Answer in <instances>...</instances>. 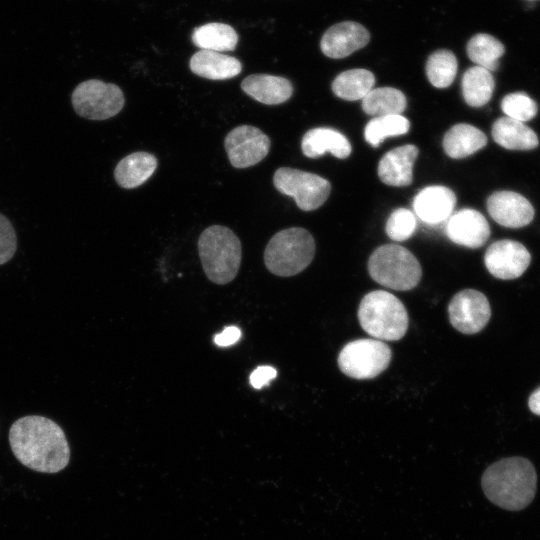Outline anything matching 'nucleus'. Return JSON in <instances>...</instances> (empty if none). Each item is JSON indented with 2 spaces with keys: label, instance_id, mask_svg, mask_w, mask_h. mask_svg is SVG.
Returning a JSON list of instances; mask_svg holds the SVG:
<instances>
[{
  "label": "nucleus",
  "instance_id": "obj_1",
  "mask_svg": "<svg viewBox=\"0 0 540 540\" xmlns=\"http://www.w3.org/2000/svg\"><path fill=\"white\" fill-rule=\"evenodd\" d=\"M9 443L16 459L41 473H57L70 460V448L64 431L53 420L28 415L13 422Z\"/></svg>",
  "mask_w": 540,
  "mask_h": 540
},
{
  "label": "nucleus",
  "instance_id": "obj_2",
  "mask_svg": "<svg viewBox=\"0 0 540 540\" xmlns=\"http://www.w3.org/2000/svg\"><path fill=\"white\" fill-rule=\"evenodd\" d=\"M485 496L509 511L526 508L534 499L537 475L533 464L523 457H508L488 466L481 478Z\"/></svg>",
  "mask_w": 540,
  "mask_h": 540
},
{
  "label": "nucleus",
  "instance_id": "obj_3",
  "mask_svg": "<svg viewBox=\"0 0 540 540\" xmlns=\"http://www.w3.org/2000/svg\"><path fill=\"white\" fill-rule=\"evenodd\" d=\"M199 257L210 281L224 285L237 275L241 264V243L229 228L213 225L206 228L198 240Z\"/></svg>",
  "mask_w": 540,
  "mask_h": 540
},
{
  "label": "nucleus",
  "instance_id": "obj_4",
  "mask_svg": "<svg viewBox=\"0 0 540 540\" xmlns=\"http://www.w3.org/2000/svg\"><path fill=\"white\" fill-rule=\"evenodd\" d=\"M358 320L362 329L378 340H399L408 328V313L404 304L384 290L371 291L362 298Z\"/></svg>",
  "mask_w": 540,
  "mask_h": 540
},
{
  "label": "nucleus",
  "instance_id": "obj_5",
  "mask_svg": "<svg viewBox=\"0 0 540 540\" xmlns=\"http://www.w3.org/2000/svg\"><path fill=\"white\" fill-rule=\"evenodd\" d=\"M315 254V241L304 228L291 227L277 232L264 251V263L274 275L289 277L303 271Z\"/></svg>",
  "mask_w": 540,
  "mask_h": 540
},
{
  "label": "nucleus",
  "instance_id": "obj_6",
  "mask_svg": "<svg viewBox=\"0 0 540 540\" xmlns=\"http://www.w3.org/2000/svg\"><path fill=\"white\" fill-rule=\"evenodd\" d=\"M368 271L375 282L398 291L413 289L422 276L417 258L397 244H385L374 250L368 260Z\"/></svg>",
  "mask_w": 540,
  "mask_h": 540
},
{
  "label": "nucleus",
  "instance_id": "obj_7",
  "mask_svg": "<svg viewBox=\"0 0 540 540\" xmlns=\"http://www.w3.org/2000/svg\"><path fill=\"white\" fill-rule=\"evenodd\" d=\"M390 347L378 339H357L347 343L338 355V366L343 374L354 379H371L390 364Z\"/></svg>",
  "mask_w": 540,
  "mask_h": 540
},
{
  "label": "nucleus",
  "instance_id": "obj_8",
  "mask_svg": "<svg viewBox=\"0 0 540 540\" xmlns=\"http://www.w3.org/2000/svg\"><path fill=\"white\" fill-rule=\"evenodd\" d=\"M71 102L79 116L89 120H105L122 110L125 98L117 85L89 79L75 87Z\"/></svg>",
  "mask_w": 540,
  "mask_h": 540
},
{
  "label": "nucleus",
  "instance_id": "obj_9",
  "mask_svg": "<svg viewBox=\"0 0 540 540\" xmlns=\"http://www.w3.org/2000/svg\"><path fill=\"white\" fill-rule=\"evenodd\" d=\"M275 188L292 197L303 211L319 208L328 198L331 185L317 174L289 167L277 169L273 176Z\"/></svg>",
  "mask_w": 540,
  "mask_h": 540
},
{
  "label": "nucleus",
  "instance_id": "obj_10",
  "mask_svg": "<svg viewBox=\"0 0 540 540\" xmlns=\"http://www.w3.org/2000/svg\"><path fill=\"white\" fill-rule=\"evenodd\" d=\"M224 146L233 167L247 168L259 163L267 156L271 142L259 128L241 125L227 134Z\"/></svg>",
  "mask_w": 540,
  "mask_h": 540
},
{
  "label": "nucleus",
  "instance_id": "obj_11",
  "mask_svg": "<svg viewBox=\"0 0 540 540\" xmlns=\"http://www.w3.org/2000/svg\"><path fill=\"white\" fill-rule=\"evenodd\" d=\"M452 326L461 333L475 334L488 323L491 316L487 297L477 290L465 289L456 293L448 305Z\"/></svg>",
  "mask_w": 540,
  "mask_h": 540
},
{
  "label": "nucleus",
  "instance_id": "obj_12",
  "mask_svg": "<svg viewBox=\"0 0 540 540\" xmlns=\"http://www.w3.org/2000/svg\"><path fill=\"white\" fill-rule=\"evenodd\" d=\"M531 255L520 242L504 239L492 243L486 250L484 262L491 275L503 280L515 279L528 268Z\"/></svg>",
  "mask_w": 540,
  "mask_h": 540
},
{
  "label": "nucleus",
  "instance_id": "obj_13",
  "mask_svg": "<svg viewBox=\"0 0 540 540\" xmlns=\"http://www.w3.org/2000/svg\"><path fill=\"white\" fill-rule=\"evenodd\" d=\"M370 34L360 23L344 21L328 28L323 34L320 47L324 55L341 59L365 47Z\"/></svg>",
  "mask_w": 540,
  "mask_h": 540
},
{
  "label": "nucleus",
  "instance_id": "obj_14",
  "mask_svg": "<svg viewBox=\"0 0 540 540\" xmlns=\"http://www.w3.org/2000/svg\"><path fill=\"white\" fill-rule=\"evenodd\" d=\"M487 210L498 224L508 228L528 225L534 217V208L521 194L513 191H497L487 199Z\"/></svg>",
  "mask_w": 540,
  "mask_h": 540
},
{
  "label": "nucleus",
  "instance_id": "obj_15",
  "mask_svg": "<svg viewBox=\"0 0 540 540\" xmlns=\"http://www.w3.org/2000/svg\"><path fill=\"white\" fill-rule=\"evenodd\" d=\"M446 234L452 242L458 245L479 248L488 240L490 227L480 212L466 208L449 217Z\"/></svg>",
  "mask_w": 540,
  "mask_h": 540
},
{
  "label": "nucleus",
  "instance_id": "obj_16",
  "mask_svg": "<svg viewBox=\"0 0 540 540\" xmlns=\"http://www.w3.org/2000/svg\"><path fill=\"white\" fill-rule=\"evenodd\" d=\"M456 204L454 192L444 186H428L413 200L416 215L425 223L438 224L451 216Z\"/></svg>",
  "mask_w": 540,
  "mask_h": 540
},
{
  "label": "nucleus",
  "instance_id": "obj_17",
  "mask_svg": "<svg viewBox=\"0 0 540 540\" xmlns=\"http://www.w3.org/2000/svg\"><path fill=\"white\" fill-rule=\"evenodd\" d=\"M417 155L418 148L412 144L400 146L387 152L378 164L377 172L380 180L389 186L410 185Z\"/></svg>",
  "mask_w": 540,
  "mask_h": 540
},
{
  "label": "nucleus",
  "instance_id": "obj_18",
  "mask_svg": "<svg viewBox=\"0 0 540 540\" xmlns=\"http://www.w3.org/2000/svg\"><path fill=\"white\" fill-rule=\"evenodd\" d=\"M241 89L254 100L277 105L286 102L293 93L291 82L281 76L252 74L241 82Z\"/></svg>",
  "mask_w": 540,
  "mask_h": 540
},
{
  "label": "nucleus",
  "instance_id": "obj_19",
  "mask_svg": "<svg viewBox=\"0 0 540 540\" xmlns=\"http://www.w3.org/2000/svg\"><path fill=\"white\" fill-rule=\"evenodd\" d=\"M301 148L303 154L309 158H318L330 152L333 156L344 159L352 151L350 142L342 133L327 127L307 131L302 138Z\"/></svg>",
  "mask_w": 540,
  "mask_h": 540
},
{
  "label": "nucleus",
  "instance_id": "obj_20",
  "mask_svg": "<svg viewBox=\"0 0 540 540\" xmlns=\"http://www.w3.org/2000/svg\"><path fill=\"white\" fill-rule=\"evenodd\" d=\"M189 67L194 74L211 80L230 79L242 71V64L237 58L202 49L192 55Z\"/></svg>",
  "mask_w": 540,
  "mask_h": 540
},
{
  "label": "nucleus",
  "instance_id": "obj_21",
  "mask_svg": "<svg viewBox=\"0 0 540 540\" xmlns=\"http://www.w3.org/2000/svg\"><path fill=\"white\" fill-rule=\"evenodd\" d=\"M157 168V159L147 152H134L125 156L114 169V178L125 189L136 188L145 183Z\"/></svg>",
  "mask_w": 540,
  "mask_h": 540
},
{
  "label": "nucleus",
  "instance_id": "obj_22",
  "mask_svg": "<svg viewBox=\"0 0 540 540\" xmlns=\"http://www.w3.org/2000/svg\"><path fill=\"white\" fill-rule=\"evenodd\" d=\"M492 137L498 145L509 150H532L539 144L536 133L530 127L508 116L494 122Z\"/></svg>",
  "mask_w": 540,
  "mask_h": 540
},
{
  "label": "nucleus",
  "instance_id": "obj_23",
  "mask_svg": "<svg viewBox=\"0 0 540 540\" xmlns=\"http://www.w3.org/2000/svg\"><path fill=\"white\" fill-rule=\"evenodd\" d=\"M487 144L486 135L475 126L460 123L451 127L443 138L445 153L454 159L470 156Z\"/></svg>",
  "mask_w": 540,
  "mask_h": 540
},
{
  "label": "nucleus",
  "instance_id": "obj_24",
  "mask_svg": "<svg viewBox=\"0 0 540 540\" xmlns=\"http://www.w3.org/2000/svg\"><path fill=\"white\" fill-rule=\"evenodd\" d=\"M195 46L216 52L233 51L238 43L235 29L220 22H211L196 27L191 36Z\"/></svg>",
  "mask_w": 540,
  "mask_h": 540
},
{
  "label": "nucleus",
  "instance_id": "obj_25",
  "mask_svg": "<svg viewBox=\"0 0 540 540\" xmlns=\"http://www.w3.org/2000/svg\"><path fill=\"white\" fill-rule=\"evenodd\" d=\"M461 86L465 102L471 107H481L490 100L495 81L489 70L476 65L464 72Z\"/></svg>",
  "mask_w": 540,
  "mask_h": 540
},
{
  "label": "nucleus",
  "instance_id": "obj_26",
  "mask_svg": "<svg viewBox=\"0 0 540 540\" xmlns=\"http://www.w3.org/2000/svg\"><path fill=\"white\" fill-rule=\"evenodd\" d=\"M375 77L367 69L356 68L340 73L332 83L334 94L344 100H362L373 89Z\"/></svg>",
  "mask_w": 540,
  "mask_h": 540
},
{
  "label": "nucleus",
  "instance_id": "obj_27",
  "mask_svg": "<svg viewBox=\"0 0 540 540\" xmlns=\"http://www.w3.org/2000/svg\"><path fill=\"white\" fill-rule=\"evenodd\" d=\"M406 105L407 101L403 92L393 87L372 89L362 99L363 111L375 117L401 114Z\"/></svg>",
  "mask_w": 540,
  "mask_h": 540
},
{
  "label": "nucleus",
  "instance_id": "obj_28",
  "mask_svg": "<svg viewBox=\"0 0 540 540\" xmlns=\"http://www.w3.org/2000/svg\"><path fill=\"white\" fill-rule=\"evenodd\" d=\"M466 52L469 59L477 66L491 72L498 69L499 58L505 53V47L494 36L486 33H478L468 41Z\"/></svg>",
  "mask_w": 540,
  "mask_h": 540
},
{
  "label": "nucleus",
  "instance_id": "obj_29",
  "mask_svg": "<svg viewBox=\"0 0 540 540\" xmlns=\"http://www.w3.org/2000/svg\"><path fill=\"white\" fill-rule=\"evenodd\" d=\"M457 67V59L453 52L440 49L428 57L425 70L428 80L434 87L446 88L453 83Z\"/></svg>",
  "mask_w": 540,
  "mask_h": 540
},
{
  "label": "nucleus",
  "instance_id": "obj_30",
  "mask_svg": "<svg viewBox=\"0 0 540 540\" xmlns=\"http://www.w3.org/2000/svg\"><path fill=\"white\" fill-rule=\"evenodd\" d=\"M409 128V120L401 114L379 116L367 123L364 136L371 146L378 147L387 137L403 135Z\"/></svg>",
  "mask_w": 540,
  "mask_h": 540
},
{
  "label": "nucleus",
  "instance_id": "obj_31",
  "mask_svg": "<svg viewBox=\"0 0 540 540\" xmlns=\"http://www.w3.org/2000/svg\"><path fill=\"white\" fill-rule=\"evenodd\" d=\"M502 111L510 118L526 122L537 114L535 101L524 92L506 95L501 102Z\"/></svg>",
  "mask_w": 540,
  "mask_h": 540
},
{
  "label": "nucleus",
  "instance_id": "obj_32",
  "mask_svg": "<svg viewBox=\"0 0 540 540\" xmlns=\"http://www.w3.org/2000/svg\"><path fill=\"white\" fill-rule=\"evenodd\" d=\"M417 221L415 214L405 208L394 210L386 223V233L394 241L409 239L415 232Z\"/></svg>",
  "mask_w": 540,
  "mask_h": 540
},
{
  "label": "nucleus",
  "instance_id": "obj_33",
  "mask_svg": "<svg viewBox=\"0 0 540 540\" xmlns=\"http://www.w3.org/2000/svg\"><path fill=\"white\" fill-rule=\"evenodd\" d=\"M17 249V238L11 222L0 213V265L12 259Z\"/></svg>",
  "mask_w": 540,
  "mask_h": 540
},
{
  "label": "nucleus",
  "instance_id": "obj_34",
  "mask_svg": "<svg viewBox=\"0 0 540 540\" xmlns=\"http://www.w3.org/2000/svg\"><path fill=\"white\" fill-rule=\"evenodd\" d=\"M277 376V371L272 366H259L250 375V384L255 389L267 385Z\"/></svg>",
  "mask_w": 540,
  "mask_h": 540
},
{
  "label": "nucleus",
  "instance_id": "obj_35",
  "mask_svg": "<svg viewBox=\"0 0 540 540\" xmlns=\"http://www.w3.org/2000/svg\"><path fill=\"white\" fill-rule=\"evenodd\" d=\"M241 337V330L236 326H228L221 333L215 335L214 342L220 347L235 344Z\"/></svg>",
  "mask_w": 540,
  "mask_h": 540
},
{
  "label": "nucleus",
  "instance_id": "obj_36",
  "mask_svg": "<svg viewBox=\"0 0 540 540\" xmlns=\"http://www.w3.org/2000/svg\"><path fill=\"white\" fill-rule=\"evenodd\" d=\"M528 404L534 414L540 415V387L531 394Z\"/></svg>",
  "mask_w": 540,
  "mask_h": 540
},
{
  "label": "nucleus",
  "instance_id": "obj_37",
  "mask_svg": "<svg viewBox=\"0 0 540 540\" xmlns=\"http://www.w3.org/2000/svg\"><path fill=\"white\" fill-rule=\"evenodd\" d=\"M530 1H532V0H530Z\"/></svg>",
  "mask_w": 540,
  "mask_h": 540
}]
</instances>
